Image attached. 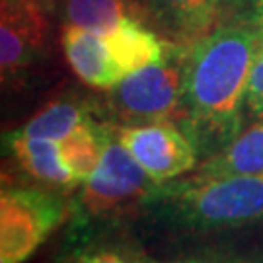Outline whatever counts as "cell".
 <instances>
[{"mask_svg":"<svg viewBox=\"0 0 263 263\" xmlns=\"http://www.w3.org/2000/svg\"><path fill=\"white\" fill-rule=\"evenodd\" d=\"M263 49L252 24H222L183 47V100L178 125L203 160L242 131L248 78Z\"/></svg>","mask_w":263,"mask_h":263,"instance_id":"obj_1","label":"cell"},{"mask_svg":"<svg viewBox=\"0 0 263 263\" xmlns=\"http://www.w3.org/2000/svg\"><path fill=\"white\" fill-rule=\"evenodd\" d=\"M135 216L172 238L263 228V174L158 183Z\"/></svg>","mask_w":263,"mask_h":263,"instance_id":"obj_2","label":"cell"},{"mask_svg":"<svg viewBox=\"0 0 263 263\" xmlns=\"http://www.w3.org/2000/svg\"><path fill=\"white\" fill-rule=\"evenodd\" d=\"M166 59L125 76L107 90L105 107L115 125L178 121L183 100V47Z\"/></svg>","mask_w":263,"mask_h":263,"instance_id":"obj_3","label":"cell"},{"mask_svg":"<svg viewBox=\"0 0 263 263\" xmlns=\"http://www.w3.org/2000/svg\"><path fill=\"white\" fill-rule=\"evenodd\" d=\"M68 207L55 187L4 185L0 193V263H26L65 222Z\"/></svg>","mask_w":263,"mask_h":263,"instance_id":"obj_4","label":"cell"},{"mask_svg":"<svg viewBox=\"0 0 263 263\" xmlns=\"http://www.w3.org/2000/svg\"><path fill=\"white\" fill-rule=\"evenodd\" d=\"M156 185L115 137L111 123L100 164L82 183L78 207L90 216L135 215Z\"/></svg>","mask_w":263,"mask_h":263,"instance_id":"obj_5","label":"cell"},{"mask_svg":"<svg viewBox=\"0 0 263 263\" xmlns=\"http://www.w3.org/2000/svg\"><path fill=\"white\" fill-rule=\"evenodd\" d=\"M115 137L156 183H168L199 166V151L176 121L115 125Z\"/></svg>","mask_w":263,"mask_h":263,"instance_id":"obj_6","label":"cell"},{"mask_svg":"<svg viewBox=\"0 0 263 263\" xmlns=\"http://www.w3.org/2000/svg\"><path fill=\"white\" fill-rule=\"evenodd\" d=\"M45 8L39 0H2L0 70L4 86L20 84L47 45Z\"/></svg>","mask_w":263,"mask_h":263,"instance_id":"obj_7","label":"cell"},{"mask_svg":"<svg viewBox=\"0 0 263 263\" xmlns=\"http://www.w3.org/2000/svg\"><path fill=\"white\" fill-rule=\"evenodd\" d=\"M63 49L72 72L84 84L96 90H109L123 80L113 65L104 35L76 26H65Z\"/></svg>","mask_w":263,"mask_h":263,"instance_id":"obj_8","label":"cell"},{"mask_svg":"<svg viewBox=\"0 0 263 263\" xmlns=\"http://www.w3.org/2000/svg\"><path fill=\"white\" fill-rule=\"evenodd\" d=\"M252 174H263V119L242 129L226 146L199 162L185 178L213 179Z\"/></svg>","mask_w":263,"mask_h":263,"instance_id":"obj_9","label":"cell"},{"mask_svg":"<svg viewBox=\"0 0 263 263\" xmlns=\"http://www.w3.org/2000/svg\"><path fill=\"white\" fill-rule=\"evenodd\" d=\"M104 37L113 65L119 70L121 78L154 63H160L162 59L168 57L174 47V45H166L154 31L142 26L141 18H135V16L125 18Z\"/></svg>","mask_w":263,"mask_h":263,"instance_id":"obj_10","label":"cell"},{"mask_svg":"<svg viewBox=\"0 0 263 263\" xmlns=\"http://www.w3.org/2000/svg\"><path fill=\"white\" fill-rule=\"evenodd\" d=\"M6 144L20 168L35 181L55 189H72L78 185L74 176L63 162L59 141L33 139L12 131L6 135Z\"/></svg>","mask_w":263,"mask_h":263,"instance_id":"obj_11","label":"cell"},{"mask_svg":"<svg viewBox=\"0 0 263 263\" xmlns=\"http://www.w3.org/2000/svg\"><path fill=\"white\" fill-rule=\"evenodd\" d=\"M222 0H146L144 12L156 20L179 47H187L207 35Z\"/></svg>","mask_w":263,"mask_h":263,"instance_id":"obj_12","label":"cell"},{"mask_svg":"<svg viewBox=\"0 0 263 263\" xmlns=\"http://www.w3.org/2000/svg\"><path fill=\"white\" fill-rule=\"evenodd\" d=\"M166 263H263V228L211 236Z\"/></svg>","mask_w":263,"mask_h":263,"instance_id":"obj_13","label":"cell"},{"mask_svg":"<svg viewBox=\"0 0 263 263\" xmlns=\"http://www.w3.org/2000/svg\"><path fill=\"white\" fill-rule=\"evenodd\" d=\"M144 8L133 0H63V20L65 26L96 31L107 35L125 18H144Z\"/></svg>","mask_w":263,"mask_h":263,"instance_id":"obj_14","label":"cell"},{"mask_svg":"<svg viewBox=\"0 0 263 263\" xmlns=\"http://www.w3.org/2000/svg\"><path fill=\"white\" fill-rule=\"evenodd\" d=\"M109 133H111V123H98L92 117L84 125H80L74 133H70L66 139L59 141L63 162L68 172L74 176L78 185L84 183L100 164Z\"/></svg>","mask_w":263,"mask_h":263,"instance_id":"obj_15","label":"cell"},{"mask_svg":"<svg viewBox=\"0 0 263 263\" xmlns=\"http://www.w3.org/2000/svg\"><path fill=\"white\" fill-rule=\"evenodd\" d=\"M88 119H92V109L86 105V102L59 98L35 113L24 127H20L18 133L33 139L63 141Z\"/></svg>","mask_w":263,"mask_h":263,"instance_id":"obj_16","label":"cell"},{"mask_svg":"<svg viewBox=\"0 0 263 263\" xmlns=\"http://www.w3.org/2000/svg\"><path fill=\"white\" fill-rule=\"evenodd\" d=\"M78 263H166L156 259L133 238H109L86 246L74 255Z\"/></svg>","mask_w":263,"mask_h":263,"instance_id":"obj_17","label":"cell"},{"mask_svg":"<svg viewBox=\"0 0 263 263\" xmlns=\"http://www.w3.org/2000/svg\"><path fill=\"white\" fill-rule=\"evenodd\" d=\"M244 111L246 117H250L254 121L263 119V49L255 59L250 78H248Z\"/></svg>","mask_w":263,"mask_h":263,"instance_id":"obj_18","label":"cell"},{"mask_svg":"<svg viewBox=\"0 0 263 263\" xmlns=\"http://www.w3.org/2000/svg\"><path fill=\"white\" fill-rule=\"evenodd\" d=\"M254 24L259 28V31L263 33V0H257L255 2V18Z\"/></svg>","mask_w":263,"mask_h":263,"instance_id":"obj_19","label":"cell"},{"mask_svg":"<svg viewBox=\"0 0 263 263\" xmlns=\"http://www.w3.org/2000/svg\"><path fill=\"white\" fill-rule=\"evenodd\" d=\"M41 2H43V4H45V6H51V4H53V2H55V0H41Z\"/></svg>","mask_w":263,"mask_h":263,"instance_id":"obj_20","label":"cell"},{"mask_svg":"<svg viewBox=\"0 0 263 263\" xmlns=\"http://www.w3.org/2000/svg\"><path fill=\"white\" fill-rule=\"evenodd\" d=\"M65 263H78V261H76V257H74V259H68V261H65Z\"/></svg>","mask_w":263,"mask_h":263,"instance_id":"obj_21","label":"cell"},{"mask_svg":"<svg viewBox=\"0 0 263 263\" xmlns=\"http://www.w3.org/2000/svg\"><path fill=\"white\" fill-rule=\"evenodd\" d=\"M39 2H41V0H39Z\"/></svg>","mask_w":263,"mask_h":263,"instance_id":"obj_22","label":"cell"}]
</instances>
